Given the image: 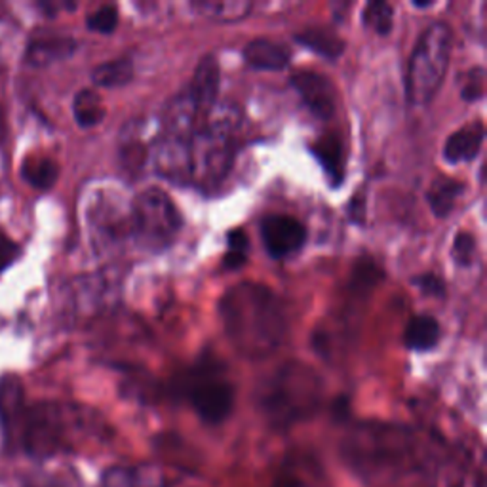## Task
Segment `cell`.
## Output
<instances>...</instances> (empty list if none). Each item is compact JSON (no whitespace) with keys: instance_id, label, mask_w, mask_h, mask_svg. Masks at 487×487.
I'll return each instance as SVG.
<instances>
[{"instance_id":"obj_34","label":"cell","mask_w":487,"mask_h":487,"mask_svg":"<svg viewBox=\"0 0 487 487\" xmlns=\"http://www.w3.org/2000/svg\"><path fill=\"white\" fill-rule=\"evenodd\" d=\"M22 253V248L15 244L10 236L0 235V274H3L8 267H12Z\"/></svg>"},{"instance_id":"obj_24","label":"cell","mask_w":487,"mask_h":487,"mask_svg":"<svg viewBox=\"0 0 487 487\" xmlns=\"http://www.w3.org/2000/svg\"><path fill=\"white\" fill-rule=\"evenodd\" d=\"M465 192V183L449 180V177H442L436 180L430 189L427 190V200L436 217H447L451 209L456 208L461 194Z\"/></svg>"},{"instance_id":"obj_33","label":"cell","mask_w":487,"mask_h":487,"mask_svg":"<svg viewBox=\"0 0 487 487\" xmlns=\"http://www.w3.org/2000/svg\"><path fill=\"white\" fill-rule=\"evenodd\" d=\"M483 90H485V71L482 67L468 71L463 78V84H461L463 100L476 102L483 95Z\"/></svg>"},{"instance_id":"obj_1","label":"cell","mask_w":487,"mask_h":487,"mask_svg":"<svg viewBox=\"0 0 487 487\" xmlns=\"http://www.w3.org/2000/svg\"><path fill=\"white\" fill-rule=\"evenodd\" d=\"M219 318L233 347L246 359H267L288 335V314L274 291L257 282H240L225 291Z\"/></svg>"},{"instance_id":"obj_6","label":"cell","mask_w":487,"mask_h":487,"mask_svg":"<svg viewBox=\"0 0 487 487\" xmlns=\"http://www.w3.org/2000/svg\"><path fill=\"white\" fill-rule=\"evenodd\" d=\"M182 225L180 209L162 189L149 187L132 200V238L143 250L164 252L180 235Z\"/></svg>"},{"instance_id":"obj_4","label":"cell","mask_w":487,"mask_h":487,"mask_svg":"<svg viewBox=\"0 0 487 487\" xmlns=\"http://www.w3.org/2000/svg\"><path fill=\"white\" fill-rule=\"evenodd\" d=\"M97 430V421L76 405L40 402L25 410L20 444L27 456L35 459L52 457L59 451H69L76 436Z\"/></svg>"},{"instance_id":"obj_30","label":"cell","mask_w":487,"mask_h":487,"mask_svg":"<svg viewBox=\"0 0 487 487\" xmlns=\"http://www.w3.org/2000/svg\"><path fill=\"white\" fill-rule=\"evenodd\" d=\"M250 242L248 235L242 229H235L226 236V253H225V265L229 269H240L248 259Z\"/></svg>"},{"instance_id":"obj_14","label":"cell","mask_w":487,"mask_h":487,"mask_svg":"<svg viewBox=\"0 0 487 487\" xmlns=\"http://www.w3.org/2000/svg\"><path fill=\"white\" fill-rule=\"evenodd\" d=\"M25 415L23 385L18 376L0 377V427L10 447L20 440V429Z\"/></svg>"},{"instance_id":"obj_23","label":"cell","mask_w":487,"mask_h":487,"mask_svg":"<svg viewBox=\"0 0 487 487\" xmlns=\"http://www.w3.org/2000/svg\"><path fill=\"white\" fill-rule=\"evenodd\" d=\"M102 487H166L162 478L149 468L112 466L103 474Z\"/></svg>"},{"instance_id":"obj_16","label":"cell","mask_w":487,"mask_h":487,"mask_svg":"<svg viewBox=\"0 0 487 487\" xmlns=\"http://www.w3.org/2000/svg\"><path fill=\"white\" fill-rule=\"evenodd\" d=\"M76 40L65 35L35 37L25 50V63L31 67H48L56 61H63L75 54Z\"/></svg>"},{"instance_id":"obj_37","label":"cell","mask_w":487,"mask_h":487,"mask_svg":"<svg viewBox=\"0 0 487 487\" xmlns=\"http://www.w3.org/2000/svg\"><path fill=\"white\" fill-rule=\"evenodd\" d=\"M27 487H61L56 478H39L35 482H29Z\"/></svg>"},{"instance_id":"obj_21","label":"cell","mask_w":487,"mask_h":487,"mask_svg":"<svg viewBox=\"0 0 487 487\" xmlns=\"http://www.w3.org/2000/svg\"><path fill=\"white\" fill-rule=\"evenodd\" d=\"M296 40L308 48V50L328 58V59H337L341 54L345 52V42L341 39L335 31L328 27H308L296 35Z\"/></svg>"},{"instance_id":"obj_2","label":"cell","mask_w":487,"mask_h":487,"mask_svg":"<svg viewBox=\"0 0 487 487\" xmlns=\"http://www.w3.org/2000/svg\"><path fill=\"white\" fill-rule=\"evenodd\" d=\"M322 379L303 362H286L259 385L257 408L270 427L286 430L313 417L322 402Z\"/></svg>"},{"instance_id":"obj_15","label":"cell","mask_w":487,"mask_h":487,"mask_svg":"<svg viewBox=\"0 0 487 487\" xmlns=\"http://www.w3.org/2000/svg\"><path fill=\"white\" fill-rule=\"evenodd\" d=\"M219 80H221V73H219L217 58L212 54L204 56L199 61L197 69H194L190 84L187 86L200 112H208L216 105L217 92H219Z\"/></svg>"},{"instance_id":"obj_12","label":"cell","mask_w":487,"mask_h":487,"mask_svg":"<svg viewBox=\"0 0 487 487\" xmlns=\"http://www.w3.org/2000/svg\"><path fill=\"white\" fill-rule=\"evenodd\" d=\"M291 86L296 88L303 103L318 119H332L335 112V86L332 80L316 71H297L291 76Z\"/></svg>"},{"instance_id":"obj_19","label":"cell","mask_w":487,"mask_h":487,"mask_svg":"<svg viewBox=\"0 0 487 487\" xmlns=\"http://www.w3.org/2000/svg\"><path fill=\"white\" fill-rule=\"evenodd\" d=\"M244 59L257 71H284L289 65L291 52L280 42L255 39L244 48Z\"/></svg>"},{"instance_id":"obj_5","label":"cell","mask_w":487,"mask_h":487,"mask_svg":"<svg viewBox=\"0 0 487 487\" xmlns=\"http://www.w3.org/2000/svg\"><path fill=\"white\" fill-rule=\"evenodd\" d=\"M451 56V29L436 22L429 25L413 48L408 75H405V95L413 107L429 105L440 90Z\"/></svg>"},{"instance_id":"obj_26","label":"cell","mask_w":487,"mask_h":487,"mask_svg":"<svg viewBox=\"0 0 487 487\" xmlns=\"http://www.w3.org/2000/svg\"><path fill=\"white\" fill-rule=\"evenodd\" d=\"M134 78V65L129 59L120 58L97 65L92 71V80L97 88H120Z\"/></svg>"},{"instance_id":"obj_9","label":"cell","mask_w":487,"mask_h":487,"mask_svg":"<svg viewBox=\"0 0 487 487\" xmlns=\"http://www.w3.org/2000/svg\"><path fill=\"white\" fill-rule=\"evenodd\" d=\"M90 225L97 246L117 252L132 236V202L111 190L100 194L90 208Z\"/></svg>"},{"instance_id":"obj_27","label":"cell","mask_w":487,"mask_h":487,"mask_svg":"<svg viewBox=\"0 0 487 487\" xmlns=\"http://www.w3.org/2000/svg\"><path fill=\"white\" fill-rule=\"evenodd\" d=\"M22 177L35 189L46 190L52 189L59 177V166L52 158L46 156H31L23 162Z\"/></svg>"},{"instance_id":"obj_36","label":"cell","mask_w":487,"mask_h":487,"mask_svg":"<svg viewBox=\"0 0 487 487\" xmlns=\"http://www.w3.org/2000/svg\"><path fill=\"white\" fill-rule=\"evenodd\" d=\"M349 216L354 223H364V217H366V199L360 197V194H356L354 200L350 202L349 206Z\"/></svg>"},{"instance_id":"obj_18","label":"cell","mask_w":487,"mask_h":487,"mask_svg":"<svg viewBox=\"0 0 487 487\" xmlns=\"http://www.w3.org/2000/svg\"><path fill=\"white\" fill-rule=\"evenodd\" d=\"M485 129L482 122H470L457 132H453L444 145V158L449 164H461V162L474 160L482 149Z\"/></svg>"},{"instance_id":"obj_3","label":"cell","mask_w":487,"mask_h":487,"mask_svg":"<svg viewBox=\"0 0 487 487\" xmlns=\"http://www.w3.org/2000/svg\"><path fill=\"white\" fill-rule=\"evenodd\" d=\"M345 456L366 478L413 473L427 463L413 432L394 425H360L345 442Z\"/></svg>"},{"instance_id":"obj_32","label":"cell","mask_w":487,"mask_h":487,"mask_svg":"<svg viewBox=\"0 0 487 487\" xmlns=\"http://www.w3.org/2000/svg\"><path fill=\"white\" fill-rule=\"evenodd\" d=\"M451 257L459 267H470L476 259V238L468 233H459L453 240Z\"/></svg>"},{"instance_id":"obj_22","label":"cell","mask_w":487,"mask_h":487,"mask_svg":"<svg viewBox=\"0 0 487 487\" xmlns=\"http://www.w3.org/2000/svg\"><path fill=\"white\" fill-rule=\"evenodd\" d=\"M192 8L209 22L235 23L246 18L253 4L248 0H200L194 3Z\"/></svg>"},{"instance_id":"obj_25","label":"cell","mask_w":487,"mask_h":487,"mask_svg":"<svg viewBox=\"0 0 487 487\" xmlns=\"http://www.w3.org/2000/svg\"><path fill=\"white\" fill-rule=\"evenodd\" d=\"M73 115L80 128H93L97 124H102V120L107 115L102 95L95 90H88V88L80 90L75 95Z\"/></svg>"},{"instance_id":"obj_31","label":"cell","mask_w":487,"mask_h":487,"mask_svg":"<svg viewBox=\"0 0 487 487\" xmlns=\"http://www.w3.org/2000/svg\"><path fill=\"white\" fill-rule=\"evenodd\" d=\"M119 25V10L112 4L100 6L95 12H92L86 20V27L100 35H111L112 31Z\"/></svg>"},{"instance_id":"obj_38","label":"cell","mask_w":487,"mask_h":487,"mask_svg":"<svg viewBox=\"0 0 487 487\" xmlns=\"http://www.w3.org/2000/svg\"><path fill=\"white\" fill-rule=\"evenodd\" d=\"M6 137V117H4V111L0 109V143L4 141Z\"/></svg>"},{"instance_id":"obj_28","label":"cell","mask_w":487,"mask_h":487,"mask_svg":"<svg viewBox=\"0 0 487 487\" xmlns=\"http://www.w3.org/2000/svg\"><path fill=\"white\" fill-rule=\"evenodd\" d=\"M314 156L320 160V164L330 173L335 183L341 182L343 177V166H345V155H343V145L337 136H326L318 139V143L313 147Z\"/></svg>"},{"instance_id":"obj_20","label":"cell","mask_w":487,"mask_h":487,"mask_svg":"<svg viewBox=\"0 0 487 487\" xmlns=\"http://www.w3.org/2000/svg\"><path fill=\"white\" fill-rule=\"evenodd\" d=\"M442 330L438 320L430 314H417L410 320L408 328L403 333V343L410 350L425 352L432 350L438 343H440Z\"/></svg>"},{"instance_id":"obj_17","label":"cell","mask_w":487,"mask_h":487,"mask_svg":"<svg viewBox=\"0 0 487 487\" xmlns=\"http://www.w3.org/2000/svg\"><path fill=\"white\" fill-rule=\"evenodd\" d=\"M153 139H147L145 134V124L141 120L128 124L120 134V160L124 170L139 173L143 166L149 162Z\"/></svg>"},{"instance_id":"obj_10","label":"cell","mask_w":487,"mask_h":487,"mask_svg":"<svg viewBox=\"0 0 487 487\" xmlns=\"http://www.w3.org/2000/svg\"><path fill=\"white\" fill-rule=\"evenodd\" d=\"M149 162L162 180L173 185L190 183V139L160 134L155 137Z\"/></svg>"},{"instance_id":"obj_35","label":"cell","mask_w":487,"mask_h":487,"mask_svg":"<svg viewBox=\"0 0 487 487\" xmlns=\"http://www.w3.org/2000/svg\"><path fill=\"white\" fill-rule=\"evenodd\" d=\"M413 286H417L421 291H423V294L432 296V297H442L444 288H446L444 280L438 279V276L432 272H425V274L417 276V279H413Z\"/></svg>"},{"instance_id":"obj_7","label":"cell","mask_w":487,"mask_h":487,"mask_svg":"<svg viewBox=\"0 0 487 487\" xmlns=\"http://www.w3.org/2000/svg\"><path fill=\"white\" fill-rule=\"evenodd\" d=\"M175 393L190 403L206 425H221L235 408V386L216 364H200L185 373Z\"/></svg>"},{"instance_id":"obj_11","label":"cell","mask_w":487,"mask_h":487,"mask_svg":"<svg viewBox=\"0 0 487 487\" xmlns=\"http://www.w3.org/2000/svg\"><path fill=\"white\" fill-rule=\"evenodd\" d=\"M261 240L272 259H284L303 248L306 229L296 217L272 214L261 221Z\"/></svg>"},{"instance_id":"obj_13","label":"cell","mask_w":487,"mask_h":487,"mask_svg":"<svg viewBox=\"0 0 487 487\" xmlns=\"http://www.w3.org/2000/svg\"><path fill=\"white\" fill-rule=\"evenodd\" d=\"M200 111L194 103L189 88L175 93L172 100L166 103L164 111H162V132L164 136L182 137V139H192L194 132H197V119Z\"/></svg>"},{"instance_id":"obj_8","label":"cell","mask_w":487,"mask_h":487,"mask_svg":"<svg viewBox=\"0 0 487 487\" xmlns=\"http://www.w3.org/2000/svg\"><path fill=\"white\" fill-rule=\"evenodd\" d=\"M236 155V134L202 124L190 139V183L202 189L219 185L231 172Z\"/></svg>"},{"instance_id":"obj_29","label":"cell","mask_w":487,"mask_h":487,"mask_svg":"<svg viewBox=\"0 0 487 487\" xmlns=\"http://www.w3.org/2000/svg\"><path fill=\"white\" fill-rule=\"evenodd\" d=\"M364 25L371 29L377 35H388L394 27V10L388 3L383 0H373L364 8Z\"/></svg>"}]
</instances>
